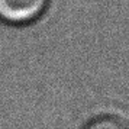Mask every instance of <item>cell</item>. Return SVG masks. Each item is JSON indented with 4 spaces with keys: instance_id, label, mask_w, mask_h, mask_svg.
<instances>
[{
    "instance_id": "7a4b0ae2",
    "label": "cell",
    "mask_w": 129,
    "mask_h": 129,
    "mask_svg": "<svg viewBox=\"0 0 129 129\" xmlns=\"http://www.w3.org/2000/svg\"><path fill=\"white\" fill-rule=\"evenodd\" d=\"M81 129H129V123L117 115H99L91 117Z\"/></svg>"
},
{
    "instance_id": "6da1fadb",
    "label": "cell",
    "mask_w": 129,
    "mask_h": 129,
    "mask_svg": "<svg viewBox=\"0 0 129 129\" xmlns=\"http://www.w3.org/2000/svg\"><path fill=\"white\" fill-rule=\"evenodd\" d=\"M51 6V0H0V23L23 28L38 22Z\"/></svg>"
}]
</instances>
